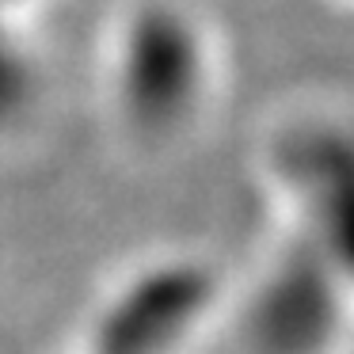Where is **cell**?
Segmentation results:
<instances>
[{"label":"cell","instance_id":"obj_1","mask_svg":"<svg viewBox=\"0 0 354 354\" xmlns=\"http://www.w3.org/2000/svg\"><path fill=\"white\" fill-rule=\"evenodd\" d=\"M100 77L115 130L141 153H168L221 103L225 46L187 0H130L107 27Z\"/></svg>","mask_w":354,"mask_h":354},{"label":"cell","instance_id":"obj_2","mask_svg":"<svg viewBox=\"0 0 354 354\" xmlns=\"http://www.w3.org/2000/svg\"><path fill=\"white\" fill-rule=\"evenodd\" d=\"M274 236L297 244L354 293V107L297 103L263 141Z\"/></svg>","mask_w":354,"mask_h":354},{"label":"cell","instance_id":"obj_3","mask_svg":"<svg viewBox=\"0 0 354 354\" xmlns=\"http://www.w3.org/2000/svg\"><path fill=\"white\" fill-rule=\"evenodd\" d=\"M221 305L206 255L156 252L111 278L62 354H194Z\"/></svg>","mask_w":354,"mask_h":354},{"label":"cell","instance_id":"obj_4","mask_svg":"<svg viewBox=\"0 0 354 354\" xmlns=\"http://www.w3.org/2000/svg\"><path fill=\"white\" fill-rule=\"evenodd\" d=\"M42 4H46V0H0V19H8V24H16V27H27Z\"/></svg>","mask_w":354,"mask_h":354},{"label":"cell","instance_id":"obj_5","mask_svg":"<svg viewBox=\"0 0 354 354\" xmlns=\"http://www.w3.org/2000/svg\"><path fill=\"white\" fill-rule=\"evenodd\" d=\"M343 4H346V8H354V0H343Z\"/></svg>","mask_w":354,"mask_h":354}]
</instances>
